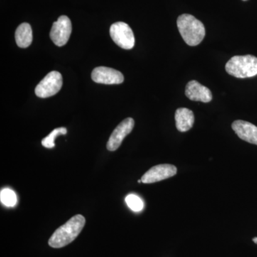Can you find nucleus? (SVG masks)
Wrapping results in <instances>:
<instances>
[{
  "label": "nucleus",
  "instance_id": "6e6552de",
  "mask_svg": "<svg viewBox=\"0 0 257 257\" xmlns=\"http://www.w3.org/2000/svg\"><path fill=\"white\" fill-rule=\"evenodd\" d=\"M135 126L133 118H126L123 120L116 128L108 140L106 148L109 151H116L122 143L124 138L131 133Z\"/></svg>",
  "mask_w": 257,
  "mask_h": 257
},
{
  "label": "nucleus",
  "instance_id": "2eb2a0df",
  "mask_svg": "<svg viewBox=\"0 0 257 257\" xmlns=\"http://www.w3.org/2000/svg\"><path fill=\"white\" fill-rule=\"evenodd\" d=\"M1 202L7 207H14L17 203V197L15 192L10 189H5L0 193Z\"/></svg>",
  "mask_w": 257,
  "mask_h": 257
},
{
  "label": "nucleus",
  "instance_id": "a211bd4d",
  "mask_svg": "<svg viewBox=\"0 0 257 257\" xmlns=\"http://www.w3.org/2000/svg\"><path fill=\"white\" fill-rule=\"evenodd\" d=\"M141 182H142V179H139L138 183H141Z\"/></svg>",
  "mask_w": 257,
  "mask_h": 257
},
{
  "label": "nucleus",
  "instance_id": "f257e3e1",
  "mask_svg": "<svg viewBox=\"0 0 257 257\" xmlns=\"http://www.w3.org/2000/svg\"><path fill=\"white\" fill-rule=\"evenodd\" d=\"M85 222V218L80 214L74 216L56 230L49 239V245L51 247L58 248L72 243L80 234Z\"/></svg>",
  "mask_w": 257,
  "mask_h": 257
},
{
  "label": "nucleus",
  "instance_id": "f03ea898",
  "mask_svg": "<svg viewBox=\"0 0 257 257\" xmlns=\"http://www.w3.org/2000/svg\"><path fill=\"white\" fill-rule=\"evenodd\" d=\"M177 28L184 42L189 46H197L205 37V28L193 15L184 14L177 19Z\"/></svg>",
  "mask_w": 257,
  "mask_h": 257
},
{
  "label": "nucleus",
  "instance_id": "423d86ee",
  "mask_svg": "<svg viewBox=\"0 0 257 257\" xmlns=\"http://www.w3.org/2000/svg\"><path fill=\"white\" fill-rule=\"evenodd\" d=\"M72 23L68 17L62 15L55 22L50 31V38L58 47L65 45L72 33Z\"/></svg>",
  "mask_w": 257,
  "mask_h": 257
},
{
  "label": "nucleus",
  "instance_id": "f3484780",
  "mask_svg": "<svg viewBox=\"0 0 257 257\" xmlns=\"http://www.w3.org/2000/svg\"><path fill=\"white\" fill-rule=\"evenodd\" d=\"M252 240L253 242H254L255 243H257V237L253 238Z\"/></svg>",
  "mask_w": 257,
  "mask_h": 257
},
{
  "label": "nucleus",
  "instance_id": "f8f14e48",
  "mask_svg": "<svg viewBox=\"0 0 257 257\" xmlns=\"http://www.w3.org/2000/svg\"><path fill=\"white\" fill-rule=\"evenodd\" d=\"M176 126L181 133L189 131L194 122V113L187 108H179L175 112Z\"/></svg>",
  "mask_w": 257,
  "mask_h": 257
},
{
  "label": "nucleus",
  "instance_id": "ddd939ff",
  "mask_svg": "<svg viewBox=\"0 0 257 257\" xmlns=\"http://www.w3.org/2000/svg\"><path fill=\"white\" fill-rule=\"evenodd\" d=\"M32 38V30L30 24H21L15 32V40L18 47L27 48L31 45Z\"/></svg>",
  "mask_w": 257,
  "mask_h": 257
},
{
  "label": "nucleus",
  "instance_id": "20e7f679",
  "mask_svg": "<svg viewBox=\"0 0 257 257\" xmlns=\"http://www.w3.org/2000/svg\"><path fill=\"white\" fill-rule=\"evenodd\" d=\"M110 36L113 41L124 50H132L135 47V38L133 30L123 22H118L111 25Z\"/></svg>",
  "mask_w": 257,
  "mask_h": 257
},
{
  "label": "nucleus",
  "instance_id": "6ab92c4d",
  "mask_svg": "<svg viewBox=\"0 0 257 257\" xmlns=\"http://www.w3.org/2000/svg\"><path fill=\"white\" fill-rule=\"evenodd\" d=\"M243 1H246V0H243Z\"/></svg>",
  "mask_w": 257,
  "mask_h": 257
},
{
  "label": "nucleus",
  "instance_id": "4468645a",
  "mask_svg": "<svg viewBox=\"0 0 257 257\" xmlns=\"http://www.w3.org/2000/svg\"><path fill=\"white\" fill-rule=\"evenodd\" d=\"M67 133V128L65 127H60L55 128L47 136L46 138L43 139L42 141V146L46 147V148L52 149L55 147V140L59 135H66Z\"/></svg>",
  "mask_w": 257,
  "mask_h": 257
},
{
  "label": "nucleus",
  "instance_id": "1a4fd4ad",
  "mask_svg": "<svg viewBox=\"0 0 257 257\" xmlns=\"http://www.w3.org/2000/svg\"><path fill=\"white\" fill-rule=\"evenodd\" d=\"M92 79L94 82L104 84H119L124 79L119 71L106 67H96L92 71Z\"/></svg>",
  "mask_w": 257,
  "mask_h": 257
},
{
  "label": "nucleus",
  "instance_id": "9b49d317",
  "mask_svg": "<svg viewBox=\"0 0 257 257\" xmlns=\"http://www.w3.org/2000/svg\"><path fill=\"white\" fill-rule=\"evenodd\" d=\"M234 133L241 140L257 145V126L248 121L236 120L231 125Z\"/></svg>",
  "mask_w": 257,
  "mask_h": 257
},
{
  "label": "nucleus",
  "instance_id": "dca6fc26",
  "mask_svg": "<svg viewBox=\"0 0 257 257\" xmlns=\"http://www.w3.org/2000/svg\"><path fill=\"white\" fill-rule=\"evenodd\" d=\"M126 204L132 210L134 211H140L143 210L144 204L143 200L138 196L135 194H130L125 199Z\"/></svg>",
  "mask_w": 257,
  "mask_h": 257
},
{
  "label": "nucleus",
  "instance_id": "39448f33",
  "mask_svg": "<svg viewBox=\"0 0 257 257\" xmlns=\"http://www.w3.org/2000/svg\"><path fill=\"white\" fill-rule=\"evenodd\" d=\"M62 83V74L57 71H52L37 84L35 88V94L40 98L50 97L60 91Z\"/></svg>",
  "mask_w": 257,
  "mask_h": 257
},
{
  "label": "nucleus",
  "instance_id": "7ed1b4c3",
  "mask_svg": "<svg viewBox=\"0 0 257 257\" xmlns=\"http://www.w3.org/2000/svg\"><path fill=\"white\" fill-rule=\"evenodd\" d=\"M226 72L236 78H249L257 75V57L253 55L234 56L225 66Z\"/></svg>",
  "mask_w": 257,
  "mask_h": 257
},
{
  "label": "nucleus",
  "instance_id": "9d476101",
  "mask_svg": "<svg viewBox=\"0 0 257 257\" xmlns=\"http://www.w3.org/2000/svg\"><path fill=\"white\" fill-rule=\"evenodd\" d=\"M185 94L190 100L208 103L212 99L210 89L197 81L192 80L186 86Z\"/></svg>",
  "mask_w": 257,
  "mask_h": 257
},
{
  "label": "nucleus",
  "instance_id": "0eeeda50",
  "mask_svg": "<svg viewBox=\"0 0 257 257\" xmlns=\"http://www.w3.org/2000/svg\"><path fill=\"white\" fill-rule=\"evenodd\" d=\"M177 169L175 166L165 164L152 167L142 177L144 184H152L170 178L177 175Z\"/></svg>",
  "mask_w": 257,
  "mask_h": 257
}]
</instances>
